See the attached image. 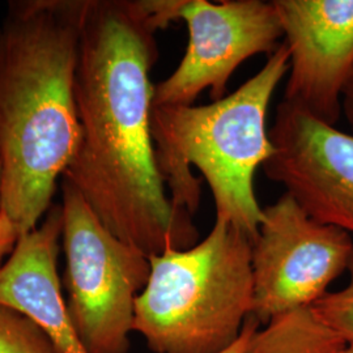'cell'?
Instances as JSON below:
<instances>
[{
    "label": "cell",
    "instance_id": "cell-1",
    "mask_svg": "<svg viewBox=\"0 0 353 353\" xmlns=\"http://www.w3.org/2000/svg\"><path fill=\"white\" fill-rule=\"evenodd\" d=\"M140 0H85L75 100L80 141L63 174L115 237L148 256L189 249L192 217L172 205L152 139L159 59Z\"/></svg>",
    "mask_w": 353,
    "mask_h": 353
},
{
    "label": "cell",
    "instance_id": "cell-2",
    "mask_svg": "<svg viewBox=\"0 0 353 353\" xmlns=\"http://www.w3.org/2000/svg\"><path fill=\"white\" fill-rule=\"evenodd\" d=\"M84 7L85 0L12 1L0 24L1 205L20 236L49 212L79 147Z\"/></svg>",
    "mask_w": 353,
    "mask_h": 353
},
{
    "label": "cell",
    "instance_id": "cell-3",
    "mask_svg": "<svg viewBox=\"0 0 353 353\" xmlns=\"http://www.w3.org/2000/svg\"><path fill=\"white\" fill-rule=\"evenodd\" d=\"M290 71L284 43L240 88L203 106H152L156 163L172 205L194 216L201 204V170L214 195L216 219L254 242L263 221L254 190L256 169L272 156L267 113L275 89Z\"/></svg>",
    "mask_w": 353,
    "mask_h": 353
},
{
    "label": "cell",
    "instance_id": "cell-4",
    "mask_svg": "<svg viewBox=\"0 0 353 353\" xmlns=\"http://www.w3.org/2000/svg\"><path fill=\"white\" fill-rule=\"evenodd\" d=\"M252 241L225 220L189 249L150 256L134 331L154 353H220L252 314Z\"/></svg>",
    "mask_w": 353,
    "mask_h": 353
},
{
    "label": "cell",
    "instance_id": "cell-5",
    "mask_svg": "<svg viewBox=\"0 0 353 353\" xmlns=\"http://www.w3.org/2000/svg\"><path fill=\"white\" fill-rule=\"evenodd\" d=\"M65 301L88 353H128L135 303L145 288L150 256L115 237L85 199L62 182Z\"/></svg>",
    "mask_w": 353,
    "mask_h": 353
},
{
    "label": "cell",
    "instance_id": "cell-6",
    "mask_svg": "<svg viewBox=\"0 0 353 353\" xmlns=\"http://www.w3.org/2000/svg\"><path fill=\"white\" fill-rule=\"evenodd\" d=\"M353 240L343 229L312 219L290 195L263 208L252 242V314L261 323L310 307L348 268Z\"/></svg>",
    "mask_w": 353,
    "mask_h": 353
},
{
    "label": "cell",
    "instance_id": "cell-7",
    "mask_svg": "<svg viewBox=\"0 0 353 353\" xmlns=\"http://www.w3.org/2000/svg\"><path fill=\"white\" fill-rule=\"evenodd\" d=\"M189 32L186 52L174 72L154 87L152 106H192L210 90L225 97L230 76L254 55L278 49L283 28L272 1L179 0L178 20Z\"/></svg>",
    "mask_w": 353,
    "mask_h": 353
},
{
    "label": "cell",
    "instance_id": "cell-8",
    "mask_svg": "<svg viewBox=\"0 0 353 353\" xmlns=\"http://www.w3.org/2000/svg\"><path fill=\"white\" fill-rule=\"evenodd\" d=\"M270 139L265 176L321 224L353 234V134L281 101Z\"/></svg>",
    "mask_w": 353,
    "mask_h": 353
},
{
    "label": "cell",
    "instance_id": "cell-9",
    "mask_svg": "<svg viewBox=\"0 0 353 353\" xmlns=\"http://www.w3.org/2000/svg\"><path fill=\"white\" fill-rule=\"evenodd\" d=\"M290 49L283 101L336 126L353 72V0H274Z\"/></svg>",
    "mask_w": 353,
    "mask_h": 353
},
{
    "label": "cell",
    "instance_id": "cell-10",
    "mask_svg": "<svg viewBox=\"0 0 353 353\" xmlns=\"http://www.w3.org/2000/svg\"><path fill=\"white\" fill-rule=\"evenodd\" d=\"M62 230V205L57 204L36 229L19 237L0 267V305L36 322L58 353H88L61 292L57 259Z\"/></svg>",
    "mask_w": 353,
    "mask_h": 353
},
{
    "label": "cell",
    "instance_id": "cell-11",
    "mask_svg": "<svg viewBox=\"0 0 353 353\" xmlns=\"http://www.w3.org/2000/svg\"><path fill=\"white\" fill-rule=\"evenodd\" d=\"M347 345L310 306L271 318L252 335L245 353H343Z\"/></svg>",
    "mask_w": 353,
    "mask_h": 353
},
{
    "label": "cell",
    "instance_id": "cell-12",
    "mask_svg": "<svg viewBox=\"0 0 353 353\" xmlns=\"http://www.w3.org/2000/svg\"><path fill=\"white\" fill-rule=\"evenodd\" d=\"M0 353H58L30 318L0 305Z\"/></svg>",
    "mask_w": 353,
    "mask_h": 353
},
{
    "label": "cell",
    "instance_id": "cell-13",
    "mask_svg": "<svg viewBox=\"0 0 353 353\" xmlns=\"http://www.w3.org/2000/svg\"><path fill=\"white\" fill-rule=\"evenodd\" d=\"M347 270L350 283L338 292H327L312 305V309L343 341L353 344V254Z\"/></svg>",
    "mask_w": 353,
    "mask_h": 353
},
{
    "label": "cell",
    "instance_id": "cell-14",
    "mask_svg": "<svg viewBox=\"0 0 353 353\" xmlns=\"http://www.w3.org/2000/svg\"><path fill=\"white\" fill-rule=\"evenodd\" d=\"M20 234L14 228L10 219L4 212L0 214V267L6 262L4 259L11 255L14 245L19 240Z\"/></svg>",
    "mask_w": 353,
    "mask_h": 353
},
{
    "label": "cell",
    "instance_id": "cell-15",
    "mask_svg": "<svg viewBox=\"0 0 353 353\" xmlns=\"http://www.w3.org/2000/svg\"><path fill=\"white\" fill-rule=\"evenodd\" d=\"M261 322L254 318V316H249L245 322V326L242 328L240 338L234 341L230 347H228L227 350L221 351L220 353H245L246 348L249 345V343L252 341V335L258 331Z\"/></svg>",
    "mask_w": 353,
    "mask_h": 353
},
{
    "label": "cell",
    "instance_id": "cell-16",
    "mask_svg": "<svg viewBox=\"0 0 353 353\" xmlns=\"http://www.w3.org/2000/svg\"><path fill=\"white\" fill-rule=\"evenodd\" d=\"M341 112L347 119V123L351 127V131H352L351 134H353V72L343 92Z\"/></svg>",
    "mask_w": 353,
    "mask_h": 353
},
{
    "label": "cell",
    "instance_id": "cell-17",
    "mask_svg": "<svg viewBox=\"0 0 353 353\" xmlns=\"http://www.w3.org/2000/svg\"><path fill=\"white\" fill-rule=\"evenodd\" d=\"M1 163H0V214L3 212V205H1Z\"/></svg>",
    "mask_w": 353,
    "mask_h": 353
},
{
    "label": "cell",
    "instance_id": "cell-18",
    "mask_svg": "<svg viewBox=\"0 0 353 353\" xmlns=\"http://www.w3.org/2000/svg\"><path fill=\"white\" fill-rule=\"evenodd\" d=\"M343 353H353V344H348Z\"/></svg>",
    "mask_w": 353,
    "mask_h": 353
}]
</instances>
